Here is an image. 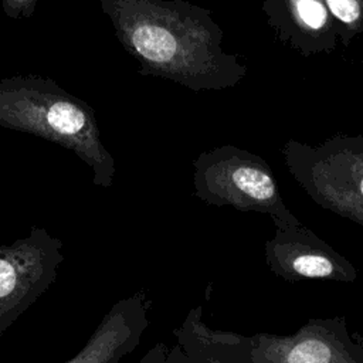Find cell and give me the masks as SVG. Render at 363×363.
Here are the masks:
<instances>
[{"label": "cell", "instance_id": "7", "mask_svg": "<svg viewBox=\"0 0 363 363\" xmlns=\"http://www.w3.org/2000/svg\"><path fill=\"white\" fill-rule=\"evenodd\" d=\"M147 325L145 295L126 296L111 306L85 346L64 363H119L138 347Z\"/></svg>", "mask_w": 363, "mask_h": 363}, {"label": "cell", "instance_id": "1", "mask_svg": "<svg viewBox=\"0 0 363 363\" xmlns=\"http://www.w3.org/2000/svg\"><path fill=\"white\" fill-rule=\"evenodd\" d=\"M116 40L140 75L170 79L191 91L235 86L248 72L223 48V28L208 9L186 0H98Z\"/></svg>", "mask_w": 363, "mask_h": 363}, {"label": "cell", "instance_id": "8", "mask_svg": "<svg viewBox=\"0 0 363 363\" xmlns=\"http://www.w3.org/2000/svg\"><path fill=\"white\" fill-rule=\"evenodd\" d=\"M339 34V43L347 47L357 35H363V0H323Z\"/></svg>", "mask_w": 363, "mask_h": 363}, {"label": "cell", "instance_id": "2", "mask_svg": "<svg viewBox=\"0 0 363 363\" xmlns=\"http://www.w3.org/2000/svg\"><path fill=\"white\" fill-rule=\"evenodd\" d=\"M0 126L60 145L92 169L95 186H112L115 160L102 143L95 111L54 79L35 74L1 78Z\"/></svg>", "mask_w": 363, "mask_h": 363}, {"label": "cell", "instance_id": "10", "mask_svg": "<svg viewBox=\"0 0 363 363\" xmlns=\"http://www.w3.org/2000/svg\"><path fill=\"white\" fill-rule=\"evenodd\" d=\"M3 11L13 20H23L33 17L38 0H0Z\"/></svg>", "mask_w": 363, "mask_h": 363}, {"label": "cell", "instance_id": "6", "mask_svg": "<svg viewBox=\"0 0 363 363\" xmlns=\"http://www.w3.org/2000/svg\"><path fill=\"white\" fill-rule=\"evenodd\" d=\"M275 37L303 57L333 52L337 26L323 0H261Z\"/></svg>", "mask_w": 363, "mask_h": 363}, {"label": "cell", "instance_id": "9", "mask_svg": "<svg viewBox=\"0 0 363 363\" xmlns=\"http://www.w3.org/2000/svg\"><path fill=\"white\" fill-rule=\"evenodd\" d=\"M339 352L320 337H303L284 353L282 363H339Z\"/></svg>", "mask_w": 363, "mask_h": 363}, {"label": "cell", "instance_id": "4", "mask_svg": "<svg viewBox=\"0 0 363 363\" xmlns=\"http://www.w3.org/2000/svg\"><path fill=\"white\" fill-rule=\"evenodd\" d=\"M284 162L292 179L323 208L363 224V136L337 133L319 145L288 139Z\"/></svg>", "mask_w": 363, "mask_h": 363}, {"label": "cell", "instance_id": "3", "mask_svg": "<svg viewBox=\"0 0 363 363\" xmlns=\"http://www.w3.org/2000/svg\"><path fill=\"white\" fill-rule=\"evenodd\" d=\"M194 194L211 206L269 214L281 230L299 227L284 203L277 177L261 156L221 145L201 152L193 162Z\"/></svg>", "mask_w": 363, "mask_h": 363}, {"label": "cell", "instance_id": "5", "mask_svg": "<svg viewBox=\"0 0 363 363\" xmlns=\"http://www.w3.org/2000/svg\"><path fill=\"white\" fill-rule=\"evenodd\" d=\"M62 261V241L43 227L0 244V337L54 284Z\"/></svg>", "mask_w": 363, "mask_h": 363}]
</instances>
